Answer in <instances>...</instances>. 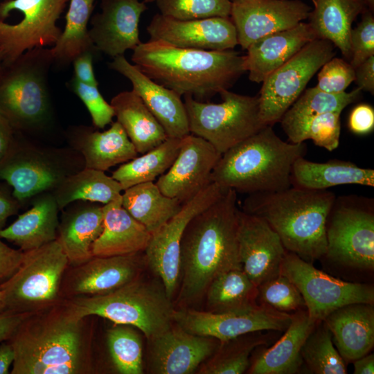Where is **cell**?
<instances>
[{
  "label": "cell",
  "mask_w": 374,
  "mask_h": 374,
  "mask_svg": "<svg viewBox=\"0 0 374 374\" xmlns=\"http://www.w3.org/2000/svg\"><path fill=\"white\" fill-rule=\"evenodd\" d=\"M237 193L225 190L186 226L181 241L179 308L204 296L220 274L242 268L238 242Z\"/></svg>",
  "instance_id": "6da1fadb"
},
{
  "label": "cell",
  "mask_w": 374,
  "mask_h": 374,
  "mask_svg": "<svg viewBox=\"0 0 374 374\" xmlns=\"http://www.w3.org/2000/svg\"><path fill=\"white\" fill-rule=\"evenodd\" d=\"M84 319L64 301L30 314L8 341L15 352L12 374H80L90 371Z\"/></svg>",
  "instance_id": "7a4b0ae2"
},
{
  "label": "cell",
  "mask_w": 374,
  "mask_h": 374,
  "mask_svg": "<svg viewBox=\"0 0 374 374\" xmlns=\"http://www.w3.org/2000/svg\"><path fill=\"white\" fill-rule=\"evenodd\" d=\"M131 59L154 81L199 99L229 89L245 72L238 52L182 48L150 39L133 49Z\"/></svg>",
  "instance_id": "3957f363"
},
{
  "label": "cell",
  "mask_w": 374,
  "mask_h": 374,
  "mask_svg": "<svg viewBox=\"0 0 374 374\" xmlns=\"http://www.w3.org/2000/svg\"><path fill=\"white\" fill-rule=\"evenodd\" d=\"M335 195L294 186L248 195L242 211L265 220L287 251L312 262L326 252V224Z\"/></svg>",
  "instance_id": "277c9868"
},
{
  "label": "cell",
  "mask_w": 374,
  "mask_h": 374,
  "mask_svg": "<svg viewBox=\"0 0 374 374\" xmlns=\"http://www.w3.org/2000/svg\"><path fill=\"white\" fill-rule=\"evenodd\" d=\"M307 145L282 140L267 125L223 153L211 181L237 193L277 192L292 186L294 161L305 157Z\"/></svg>",
  "instance_id": "5b68a950"
},
{
  "label": "cell",
  "mask_w": 374,
  "mask_h": 374,
  "mask_svg": "<svg viewBox=\"0 0 374 374\" xmlns=\"http://www.w3.org/2000/svg\"><path fill=\"white\" fill-rule=\"evenodd\" d=\"M71 313L82 319L98 316L114 324L132 326L147 340L161 333L172 323L175 309L161 280L138 277L109 293L76 296L64 301Z\"/></svg>",
  "instance_id": "8992f818"
},
{
  "label": "cell",
  "mask_w": 374,
  "mask_h": 374,
  "mask_svg": "<svg viewBox=\"0 0 374 374\" xmlns=\"http://www.w3.org/2000/svg\"><path fill=\"white\" fill-rule=\"evenodd\" d=\"M54 60L50 48L27 51L3 68L0 78V114L18 128L39 125L48 116V75Z\"/></svg>",
  "instance_id": "52a82bcc"
},
{
  "label": "cell",
  "mask_w": 374,
  "mask_h": 374,
  "mask_svg": "<svg viewBox=\"0 0 374 374\" xmlns=\"http://www.w3.org/2000/svg\"><path fill=\"white\" fill-rule=\"evenodd\" d=\"M69 260L57 239L24 251L17 271L0 284L5 311L35 313L61 300V285Z\"/></svg>",
  "instance_id": "ba28073f"
},
{
  "label": "cell",
  "mask_w": 374,
  "mask_h": 374,
  "mask_svg": "<svg viewBox=\"0 0 374 374\" xmlns=\"http://www.w3.org/2000/svg\"><path fill=\"white\" fill-rule=\"evenodd\" d=\"M220 103H204L185 96L190 132L210 143L222 154L257 133L265 125L258 96L223 90Z\"/></svg>",
  "instance_id": "9c48e42d"
},
{
  "label": "cell",
  "mask_w": 374,
  "mask_h": 374,
  "mask_svg": "<svg viewBox=\"0 0 374 374\" xmlns=\"http://www.w3.org/2000/svg\"><path fill=\"white\" fill-rule=\"evenodd\" d=\"M326 252L331 261L364 270L374 269V199L335 197L326 224Z\"/></svg>",
  "instance_id": "30bf717a"
},
{
  "label": "cell",
  "mask_w": 374,
  "mask_h": 374,
  "mask_svg": "<svg viewBox=\"0 0 374 374\" xmlns=\"http://www.w3.org/2000/svg\"><path fill=\"white\" fill-rule=\"evenodd\" d=\"M69 1L0 2V55L4 67L27 51L55 44L62 33L57 21Z\"/></svg>",
  "instance_id": "8fae6325"
},
{
  "label": "cell",
  "mask_w": 374,
  "mask_h": 374,
  "mask_svg": "<svg viewBox=\"0 0 374 374\" xmlns=\"http://www.w3.org/2000/svg\"><path fill=\"white\" fill-rule=\"evenodd\" d=\"M335 47L328 40L315 39L263 80L258 96L265 125L280 121L311 78L335 56Z\"/></svg>",
  "instance_id": "7c38bea8"
},
{
  "label": "cell",
  "mask_w": 374,
  "mask_h": 374,
  "mask_svg": "<svg viewBox=\"0 0 374 374\" xmlns=\"http://www.w3.org/2000/svg\"><path fill=\"white\" fill-rule=\"evenodd\" d=\"M280 274L298 288L309 317L317 323L323 321L337 308L350 303L374 304L373 285L335 278L290 251L285 254Z\"/></svg>",
  "instance_id": "4fadbf2b"
},
{
  "label": "cell",
  "mask_w": 374,
  "mask_h": 374,
  "mask_svg": "<svg viewBox=\"0 0 374 374\" xmlns=\"http://www.w3.org/2000/svg\"><path fill=\"white\" fill-rule=\"evenodd\" d=\"M224 190L217 184L211 182L152 233L143 252L145 264L161 280L172 299L179 285L180 249L184 231L189 222L215 202Z\"/></svg>",
  "instance_id": "5bb4252c"
},
{
  "label": "cell",
  "mask_w": 374,
  "mask_h": 374,
  "mask_svg": "<svg viewBox=\"0 0 374 374\" xmlns=\"http://www.w3.org/2000/svg\"><path fill=\"white\" fill-rule=\"evenodd\" d=\"M292 316L258 303L247 309L224 313L181 307L175 309L172 321L190 333L213 337L224 342L255 331L284 332L291 322Z\"/></svg>",
  "instance_id": "9a60e30c"
},
{
  "label": "cell",
  "mask_w": 374,
  "mask_h": 374,
  "mask_svg": "<svg viewBox=\"0 0 374 374\" xmlns=\"http://www.w3.org/2000/svg\"><path fill=\"white\" fill-rule=\"evenodd\" d=\"M220 344L215 338L190 333L173 322L147 340V371L152 374L193 373Z\"/></svg>",
  "instance_id": "2e32d148"
},
{
  "label": "cell",
  "mask_w": 374,
  "mask_h": 374,
  "mask_svg": "<svg viewBox=\"0 0 374 374\" xmlns=\"http://www.w3.org/2000/svg\"><path fill=\"white\" fill-rule=\"evenodd\" d=\"M310 11L301 0H233L229 17L238 45L247 50L264 36L298 25L308 18Z\"/></svg>",
  "instance_id": "e0dca14e"
},
{
  "label": "cell",
  "mask_w": 374,
  "mask_h": 374,
  "mask_svg": "<svg viewBox=\"0 0 374 374\" xmlns=\"http://www.w3.org/2000/svg\"><path fill=\"white\" fill-rule=\"evenodd\" d=\"M220 154L207 141L194 134L181 139L179 153L157 186L165 195L183 204L204 189Z\"/></svg>",
  "instance_id": "ac0fdd59"
},
{
  "label": "cell",
  "mask_w": 374,
  "mask_h": 374,
  "mask_svg": "<svg viewBox=\"0 0 374 374\" xmlns=\"http://www.w3.org/2000/svg\"><path fill=\"white\" fill-rule=\"evenodd\" d=\"M147 32L150 39L182 48L227 51L238 45L236 30L230 17L179 20L159 13L152 17Z\"/></svg>",
  "instance_id": "d6986e66"
},
{
  "label": "cell",
  "mask_w": 374,
  "mask_h": 374,
  "mask_svg": "<svg viewBox=\"0 0 374 374\" xmlns=\"http://www.w3.org/2000/svg\"><path fill=\"white\" fill-rule=\"evenodd\" d=\"M237 235L242 268L257 287L280 274L287 250L265 220L238 209Z\"/></svg>",
  "instance_id": "ffe728a7"
},
{
  "label": "cell",
  "mask_w": 374,
  "mask_h": 374,
  "mask_svg": "<svg viewBox=\"0 0 374 374\" xmlns=\"http://www.w3.org/2000/svg\"><path fill=\"white\" fill-rule=\"evenodd\" d=\"M101 11L93 16L89 36L97 52L115 57L141 43L139 24L146 10L140 0H101Z\"/></svg>",
  "instance_id": "44dd1931"
},
{
  "label": "cell",
  "mask_w": 374,
  "mask_h": 374,
  "mask_svg": "<svg viewBox=\"0 0 374 374\" xmlns=\"http://www.w3.org/2000/svg\"><path fill=\"white\" fill-rule=\"evenodd\" d=\"M146 266L144 254L93 256L75 266L66 284L69 296H91L113 292L132 281Z\"/></svg>",
  "instance_id": "7402d4cb"
},
{
  "label": "cell",
  "mask_w": 374,
  "mask_h": 374,
  "mask_svg": "<svg viewBox=\"0 0 374 374\" xmlns=\"http://www.w3.org/2000/svg\"><path fill=\"white\" fill-rule=\"evenodd\" d=\"M109 66L130 81L132 90L161 124L168 137L182 139L190 134L186 107L179 94L150 78L124 55L113 57Z\"/></svg>",
  "instance_id": "603a6c76"
},
{
  "label": "cell",
  "mask_w": 374,
  "mask_h": 374,
  "mask_svg": "<svg viewBox=\"0 0 374 374\" xmlns=\"http://www.w3.org/2000/svg\"><path fill=\"white\" fill-rule=\"evenodd\" d=\"M317 39L308 23L264 36L249 46L244 55L245 71L256 83L284 64L308 42Z\"/></svg>",
  "instance_id": "cb8c5ba5"
},
{
  "label": "cell",
  "mask_w": 374,
  "mask_h": 374,
  "mask_svg": "<svg viewBox=\"0 0 374 374\" xmlns=\"http://www.w3.org/2000/svg\"><path fill=\"white\" fill-rule=\"evenodd\" d=\"M64 177L57 165L35 150H10L0 162V179L12 187L13 197L17 201L57 187Z\"/></svg>",
  "instance_id": "d4e9b609"
},
{
  "label": "cell",
  "mask_w": 374,
  "mask_h": 374,
  "mask_svg": "<svg viewBox=\"0 0 374 374\" xmlns=\"http://www.w3.org/2000/svg\"><path fill=\"white\" fill-rule=\"evenodd\" d=\"M323 321L345 362H353L373 349V304L355 303L342 306L329 314Z\"/></svg>",
  "instance_id": "484cf974"
},
{
  "label": "cell",
  "mask_w": 374,
  "mask_h": 374,
  "mask_svg": "<svg viewBox=\"0 0 374 374\" xmlns=\"http://www.w3.org/2000/svg\"><path fill=\"white\" fill-rule=\"evenodd\" d=\"M318 323L308 316L306 309L292 314L283 335L271 346L258 352L251 359L249 374H294L303 362L301 350L309 335Z\"/></svg>",
  "instance_id": "4316f807"
},
{
  "label": "cell",
  "mask_w": 374,
  "mask_h": 374,
  "mask_svg": "<svg viewBox=\"0 0 374 374\" xmlns=\"http://www.w3.org/2000/svg\"><path fill=\"white\" fill-rule=\"evenodd\" d=\"M103 229L92 247L93 256L143 253L152 233L122 206L121 198L103 206Z\"/></svg>",
  "instance_id": "83f0119b"
},
{
  "label": "cell",
  "mask_w": 374,
  "mask_h": 374,
  "mask_svg": "<svg viewBox=\"0 0 374 374\" xmlns=\"http://www.w3.org/2000/svg\"><path fill=\"white\" fill-rule=\"evenodd\" d=\"M312 1L314 7L308 19L317 38L330 41L350 60L352 25L366 4L363 0Z\"/></svg>",
  "instance_id": "f1b7e54d"
},
{
  "label": "cell",
  "mask_w": 374,
  "mask_h": 374,
  "mask_svg": "<svg viewBox=\"0 0 374 374\" xmlns=\"http://www.w3.org/2000/svg\"><path fill=\"white\" fill-rule=\"evenodd\" d=\"M58 206L55 197L44 195L10 225L0 230V238L23 251L38 248L57 239Z\"/></svg>",
  "instance_id": "f546056e"
},
{
  "label": "cell",
  "mask_w": 374,
  "mask_h": 374,
  "mask_svg": "<svg viewBox=\"0 0 374 374\" xmlns=\"http://www.w3.org/2000/svg\"><path fill=\"white\" fill-rule=\"evenodd\" d=\"M291 183L292 186L310 190H326L342 184L373 187L374 170L360 168L350 161L317 163L301 157L292 166Z\"/></svg>",
  "instance_id": "4dcf8cb0"
},
{
  "label": "cell",
  "mask_w": 374,
  "mask_h": 374,
  "mask_svg": "<svg viewBox=\"0 0 374 374\" xmlns=\"http://www.w3.org/2000/svg\"><path fill=\"white\" fill-rule=\"evenodd\" d=\"M114 116L138 154L156 148L168 137L154 115L133 90L120 92L111 100Z\"/></svg>",
  "instance_id": "1f68e13d"
},
{
  "label": "cell",
  "mask_w": 374,
  "mask_h": 374,
  "mask_svg": "<svg viewBox=\"0 0 374 374\" xmlns=\"http://www.w3.org/2000/svg\"><path fill=\"white\" fill-rule=\"evenodd\" d=\"M103 229V206L89 205L65 215L58 226L57 239L69 265L75 267L93 257L92 247Z\"/></svg>",
  "instance_id": "d6a6232c"
},
{
  "label": "cell",
  "mask_w": 374,
  "mask_h": 374,
  "mask_svg": "<svg viewBox=\"0 0 374 374\" xmlns=\"http://www.w3.org/2000/svg\"><path fill=\"white\" fill-rule=\"evenodd\" d=\"M182 205L163 194L154 181L134 185L122 194L123 207L151 233L175 216Z\"/></svg>",
  "instance_id": "836d02e7"
},
{
  "label": "cell",
  "mask_w": 374,
  "mask_h": 374,
  "mask_svg": "<svg viewBox=\"0 0 374 374\" xmlns=\"http://www.w3.org/2000/svg\"><path fill=\"white\" fill-rule=\"evenodd\" d=\"M80 147L85 168L102 171L138 156L135 147L117 121L104 132L87 131L82 138Z\"/></svg>",
  "instance_id": "e575fe53"
},
{
  "label": "cell",
  "mask_w": 374,
  "mask_h": 374,
  "mask_svg": "<svg viewBox=\"0 0 374 374\" xmlns=\"http://www.w3.org/2000/svg\"><path fill=\"white\" fill-rule=\"evenodd\" d=\"M123 190L118 181L104 171L85 168L74 175L65 177L55 193L59 209L76 200L107 204L121 198Z\"/></svg>",
  "instance_id": "d590c367"
},
{
  "label": "cell",
  "mask_w": 374,
  "mask_h": 374,
  "mask_svg": "<svg viewBox=\"0 0 374 374\" xmlns=\"http://www.w3.org/2000/svg\"><path fill=\"white\" fill-rule=\"evenodd\" d=\"M206 311L224 313L247 309L258 304V287L242 268H235L217 275L208 285Z\"/></svg>",
  "instance_id": "8d00e7d4"
},
{
  "label": "cell",
  "mask_w": 374,
  "mask_h": 374,
  "mask_svg": "<svg viewBox=\"0 0 374 374\" xmlns=\"http://www.w3.org/2000/svg\"><path fill=\"white\" fill-rule=\"evenodd\" d=\"M255 331L231 339L220 344L215 352L199 368V374H241L247 371L250 355L261 346H268L274 339V330Z\"/></svg>",
  "instance_id": "74e56055"
},
{
  "label": "cell",
  "mask_w": 374,
  "mask_h": 374,
  "mask_svg": "<svg viewBox=\"0 0 374 374\" xmlns=\"http://www.w3.org/2000/svg\"><path fill=\"white\" fill-rule=\"evenodd\" d=\"M65 15L64 30L52 48H50L54 62L62 64L73 62L82 53L97 52L87 28L92 11L93 0H69Z\"/></svg>",
  "instance_id": "f35d334b"
},
{
  "label": "cell",
  "mask_w": 374,
  "mask_h": 374,
  "mask_svg": "<svg viewBox=\"0 0 374 374\" xmlns=\"http://www.w3.org/2000/svg\"><path fill=\"white\" fill-rule=\"evenodd\" d=\"M181 139L168 137L156 148L125 162L112 172V177L123 190L136 184L154 181L165 173L177 156Z\"/></svg>",
  "instance_id": "ab89813d"
},
{
  "label": "cell",
  "mask_w": 374,
  "mask_h": 374,
  "mask_svg": "<svg viewBox=\"0 0 374 374\" xmlns=\"http://www.w3.org/2000/svg\"><path fill=\"white\" fill-rule=\"evenodd\" d=\"M341 112H328L312 116L280 120L281 127L290 142L303 143L311 139L314 143L328 151L339 145Z\"/></svg>",
  "instance_id": "60d3db41"
},
{
  "label": "cell",
  "mask_w": 374,
  "mask_h": 374,
  "mask_svg": "<svg viewBox=\"0 0 374 374\" xmlns=\"http://www.w3.org/2000/svg\"><path fill=\"white\" fill-rule=\"evenodd\" d=\"M301 355L312 373L346 374L345 361L335 346L323 321L317 324L303 344Z\"/></svg>",
  "instance_id": "b9f144b4"
},
{
  "label": "cell",
  "mask_w": 374,
  "mask_h": 374,
  "mask_svg": "<svg viewBox=\"0 0 374 374\" xmlns=\"http://www.w3.org/2000/svg\"><path fill=\"white\" fill-rule=\"evenodd\" d=\"M107 340L112 361L119 373H143L142 339L136 328L114 324L107 331Z\"/></svg>",
  "instance_id": "7bdbcfd3"
},
{
  "label": "cell",
  "mask_w": 374,
  "mask_h": 374,
  "mask_svg": "<svg viewBox=\"0 0 374 374\" xmlns=\"http://www.w3.org/2000/svg\"><path fill=\"white\" fill-rule=\"evenodd\" d=\"M362 91L357 87L350 92L330 93L316 87L309 88L301 94L282 118H298L328 112L341 113L348 105L359 98Z\"/></svg>",
  "instance_id": "ee69618b"
},
{
  "label": "cell",
  "mask_w": 374,
  "mask_h": 374,
  "mask_svg": "<svg viewBox=\"0 0 374 374\" xmlns=\"http://www.w3.org/2000/svg\"><path fill=\"white\" fill-rule=\"evenodd\" d=\"M160 14L179 20L229 17L231 0H154Z\"/></svg>",
  "instance_id": "f6af8a7d"
},
{
  "label": "cell",
  "mask_w": 374,
  "mask_h": 374,
  "mask_svg": "<svg viewBox=\"0 0 374 374\" xmlns=\"http://www.w3.org/2000/svg\"><path fill=\"white\" fill-rule=\"evenodd\" d=\"M257 301L260 304L285 313L305 308L304 299L298 288L281 274L258 286Z\"/></svg>",
  "instance_id": "bcb514c9"
},
{
  "label": "cell",
  "mask_w": 374,
  "mask_h": 374,
  "mask_svg": "<svg viewBox=\"0 0 374 374\" xmlns=\"http://www.w3.org/2000/svg\"><path fill=\"white\" fill-rule=\"evenodd\" d=\"M319 71L315 87L327 93H343L355 80V69L344 59L333 57Z\"/></svg>",
  "instance_id": "7dc6e473"
},
{
  "label": "cell",
  "mask_w": 374,
  "mask_h": 374,
  "mask_svg": "<svg viewBox=\"0 0 374 374\" xmlns=\"http://www.w3.org/2000/svg\"><path fill=\"white\" fill-rule=\"evenodd\" d=\"M70 87L86 106L96 127L103 129L112 123L114 109L104 99L98 86L82 83L73 78L70 81Z\"/></svg>",
  "instance_id": "c3c4849f"
},
{
  "label": "cell",
  "mask_w": 374,
  "mask_h": 374,
  "mask_svg": "<svg viewBox=\"0 0 374 374\" xmlns=\"http://www.w3.org/2000/svg\"><path fill=\"white\" fill-rule=\"evenodd\" d=\"M362 14L361 21L350 32V64L355 69L374 56V18L366 9Z\"/></svg>",
  "instance_id": "681fc988"
},
{
  "label": "cell",
  "mask_w": 374,
  "mask_h": 374,
  "mask_svg": "<svg viewBox=\"0 0 374 374\" xmlns=\"http://www.w3.org/2000/svg\"><path fill=\"white\" fill-rule=\"evenodd\" d=\"M23 257L22 250L10 247L0 238V284L8 280L17 271Z\"/></svg>",
  "instance_id": "f907efd6"
},
{
  "label": "cell",
  "mask_w": 374,
  "mask_h": 374,
  "mask_svg": "<svg viewBox=\"0 0 374 374\" xmlns=\"http://www.w3.org/2000/svg\"><path fill=\"white\" fill-rule=\"evenodd\" d=\"M350 131L357 134L371 132L374 128V109L366 104L356 106L351 112L348 118Z\"/></svg>",
  "instance_id": "816d5d0a"
},
{
  "label": "cell",
  "mask_w": 374,
  "mask_h": 374,
  "mask_svg": "<svg viewBox=\"0 0 374 374\" xmlns=\"http://www.w3.org/2000/svg\"><path fill=\"white\" fill-rule=\"evenodd\" d=\"M93 53L86 51L73 60V78L82 83L98 86L93 67Z\"/></svg>",
  "instance_id": "f5cc1de1"
},
{
  "label": "cell",
  "mask_w": 374,
  "mask_h": 374,
  "mask_svg": "<svg viewBox=\"0 0 374 374\" xmlns=\"http://www.w3.org/2000/svg\"><path fill=\"white\" fill-rule=\"evenodd\" d=\"M32 313L4 311L0 313V343L11 338L21 323Z\"/></svg>",
  "instance_id": "db71d44e"
},
{
  "label": "cell",
  "mask_w": 374,
  "mask_h": 374,
  "mask_svg": "<svg viewBox=\"0 0 374 374\" xmlns=\"http://www.w3.org/2000/svg\"><path fill=\"white\" fill-rule=\"evenodd\" d=\"M355 81L362 91L374 93V56L362 62L355 69Z\"/></svg>",
  "instance_id": "11a10c76"
},
{
  "label": "cell",
  "mask_w": 374,
  "mask_h": 374,
  "mask_svg": "<svg viewBox=\"0 0 374 374\" xmlns=\"http://www.w3.org/2000/svg\"><path fill=\"white\" fill-rule=\"evenodd\" d=\"M13 134V127L3 115L0 114V162L10 150Z\"/></svg>",
  "instance_id": "9f6ffc18"
},
{
  "label": "cell",
  "mask_w": 374,
  "mask_h": 374,
  "mask_svg": "<svg viewBox=\"0 0 374 374\" xmlns=\"http://www.w3.org/2000/svg\"><path fill=\"white\" fill-rule=\"evenodd\" d=\"M19 208L16 199L0 191V230L5 227L7 219L15 214Z\"/></svg>",
  "instance_id": "6f0895ef"
},
{
  "label": "cell",
  "mask_w": 374,
  "mask_h": 374,
  "mask_svg": "<svg viewBox=\"0 0 374 374\" xmlns=\"http://www.w3.org/2000/svg\"><path fill=\"white\" fill-rule=\"evenodd\" d=\"M15 359V352L10 342L3 341L0 344V374L9 373V368Z\"/></svg>",
  "instance_id": "680465c9"
},
{
  "label": "cell",
  "mask_w": 374,
  "mask_h": 374,
  "mask_svg": "<svg viewBox=\"0 0 374 374\" xmlns=\"http://www.w3.org/2000/svg\"><path fill=\"white\" fill-rule=\"evenodd\" d=\"M353 373L355 374L374 373V355L366 354L353 361Z\"/></svg>",
  "instance_id": "91938a15"
},
{
  "label": "cell",
  "mask_w": 374,
  "mask_h": 374,
  "mask_svg": "<svg viewBox=\"0 0 374 374\" xmlns=\"http://www.w3.org/2000/svg\"><path fill=\"white\" fill-rule=\"evenodd\" d=\"M366 6H368L371 10H373L374 8V0H363Z\"/></svg>",
  "instance_id": "94428289"
},
{
  "label": "cell",
  "mask_w": 374,
  "mask_h": 374,
  "mask_svg": "<svg viewBox=\"0 0 374 374\" xmlns=\"http://www.w3.org/2000/svg\"><path fill=\"white\" fill-rule=\"evenodd\" d=\"M4 305L2 299V294H1V290L0 287V313L4 312Z\"/></svg>",
  "instance_id": "6125c7cd"
},
{
  "label": "cell",
  "mask_w": 374,
  "mask_h": 374,
  "mask_svg": "<svg viewBox=\"0 0 374 374\" xmlns=\"http://www.w3.org/2000/svg\"><path fill=\"white\" fill-rule=\"evenodd\" d=\"M3 62H2V60H1V55H0V78H1V75L3 73Z\"/></svg>",
  "instance_id": "be15d7a7"
},
{
  "label": "cell",
  "mask_w": 374,
  "mask_h": 374,
  "mask_svg": "<svg viewBox=\"0 0 374 374\" xmlns=\"http://www.w3.org/2000/svg\"><path fill=\"white\" fill-rule=\"evenodd\" d=\"M144 1L145 3H148V2H152V1H154V0H144Z\"/></svg>",
  "instance_id": "e7e4bbea"
},
{
  "label": "cell",
  "mask_w": 374,
  "mask_h": 374,
  "mask_svg": "<svg viewBox=\"0 0 374 374\" xmlns=\"http://www.w3.org/2000/svg\"><path fill=\"white\" fill-rule=\"evenodd\" d=\"M3 1H8V0H3Z\"/></svg>",
  "instance_id": "03108f58"
},
{
  "label": "cell",
  "mask_w": 374,
  "mask_h": 374,
  "mask_svg": "<svg viewBox=\"0 0 374 374\" xmlns=\"http://www.w3.org/2000/svg\"><path fill=\"white\" fill-rule=\"evenodd\" d=\"M231 1H233V0H231Z\"/></svg>",
  "instance_id": "003e7915"
}]
</instances>
